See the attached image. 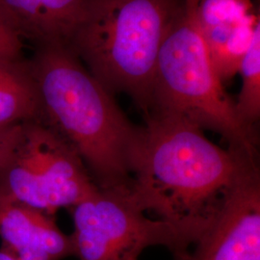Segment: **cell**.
<instances>
[{"label":"cell","mask_w":260,"mask_h":260,"mask_svg":"<svg viewBox=\"0 0 260 260\" xmlns=\"http://www.w3.org/2000/svg\"><path fill=\"white\" fill-rule=\"evenodd\" d=\"M129 189L98 187L73 207L75 256L79 260H121L131 251L164 246L186 251L194 238L162 220H152L133 201Z\"/></svg>","instance_id":"8992f818"},{"label":"cell","mask_w":260,"mask_h":260,"mask_svg":"<svg viewBox=\"0 0 260 260\" xmlns=\"http://www.w3.org/2000/svg\"><path fill=\"white\" fill-rule=\"evenodd\" d=\"M255 11L251 0H199L197 19L202 33L222 27Z\"/></svg>","instance_id":"4fadbf2b"},{"label":"cell","mask_w":260,"mask_h":260,"mask_svg":"<svg viewBox=\"0 0 260 260\" xmlns=\"http://www.w3.org/2000/svg\"><path fill=\"white\" fill-rule=\"evenodd\" d=\"M141 252L142 251H139V250L129 251L124 255V257L121 260H138Z\"/></svg>","instance_id":"9a60e30c"},{"label":"cell","mask_w":260,"mask_h":260,"mask_svg":"<svg viewBox=\"0 0 260 260\" xmlns=\"http://www.w3.org/2000/svg\"><path fill=\"white\" fill-rule=\"evenodd\" d=\"M23 42L0 17V58L19 60L22 58Z\"/></svg>","instance_id":"5bb4252c"},{"label":"cell","mask_w":260,"mask_h":260,"mask_svg":"<svg viewBox=\"0 0 260 260\" xmlns=\"http://www.w3.org/2000/svg\"><path fill=\"white\" fill-rule=\"evenodd\" d=\"M182 0H85L68 47L113 94L151 109L158 55Z\"/></svg>","instance_id":"3957f363"},{"label":"cell","mask_w":260,"mask_h":260,"mask_svg":"<svg viewBox=\"0 0 260 260\" xmlns=\"http://www.w3.org/2000/svg\"><path fill=\"white\" fill-rule=\"evenodd\" d=\"M174 260H260V173L248 178Z\"/></svg>","instance_id":"52a82bcc"},{"label":"cell","mask_w":260,"mask_h":260,"mask_svg":"<svg viewBox=\"0 0 260 260\" xmlns=\"http://www.w3.org/2000/svg\"><path fill=\"white\" fill-rule=\"evenodd\" d=\"M85 0H0V17L22 41L37 47L67 46Z\"/></svg>","instance_id":"9c48e42d"},{"label":"cell","mask_w":260,"mask_h":260,"mask_svg":"<svg viewBox=\"0 0 260 260\" xmlns=\"http://www.w3.org/2000/svg\"><path fill=\"white\" fill-rule=\"evenodd\" d=\"M1 248L19 260H63L75 256L72 235L50 215L0 193Z\"/></svg>","instance_id":"ba28073f"},{"label":"cell","mask_w":260,"mask_h":260,"mask_svg":"<svg viewBox=\"0 0 260 260\" xmlns=\"http://www.w3.org/2000/svg\"><path fill=\"white\" fill-rule=\"evenodd\" d=\"M145 120L131 158L130 196L196 240L233 191L259 173L257 160L215 145L177 115L150 112Z\"/></svg>","instance_id":"6da1fadb"},{"label":"cell","mask_w":260,"mask_h":260,"mask_svg":"<svg viewBox=\"0 0 260 260\" xmlns=\"http://www.w3.org/2000/svg\"><path fill=\"white\" fill-rule=\"evenodd\" d=\"M258 28L259 15L254 11L233 24L202 34L216 74L223 85L238 74Z\"/></svg>","instance_id":"8fae6325"},{"label":"cell","mask_w":260,"mask_h":260,"mask_svg":"<svg viewBox=\"0 0 260 260\" xmlns=\"http://www.w3.org/2000/svg\"><path fill=\"white\" fill-rule=\"evenodd\" d=\"M9 126H1L0 125V146H1V144H2V142H3V139H4V137H5V135H6V133H7V131L9 129Z\"/></svg>","instance_id":"e0dca14e"},{"label":"cell","mask_w":260,"mask_h":260,"mask_svg":"<svg viewBox=\"0 0 260 260\" xmlns=\"http://www.w3.org/2000/svg\"><path fill=\"white\" fill-rule=\"evenodd\" d=\"M42 121L75 149L103 189H129L140 126L67 46L37 47L28 60Z\"/></svg>","instance_id":"7a4b0ae2"},{"label":"cell","mask_w":260,"mask_h":260,"mask_svg":"<svg viewBox=\"0 0 260 260\" xmlns=\"http://www.w3.org/2000/svg\"><path fill=\"white\" fill-rule=\"evenodd\" d=\"M198 1L182 0L168 30L158 55L149 113L182 117L220 134L229 148L257 158L256 129L240 121L216 74L198 23Z\"/></svg>","instance_id":"277c9868"},{"label":"cell","mask_w":260,"mask_h":260,"mask_svg":"<svg viewBox=\"0 0 260 260\" xmlns=\"http://www.w3.org/2000/svg\"><path fill=\"white\" fill-rule=\"evenodd\" d=\"M0 260H19L16 256H14L12 253H10L9 251L3 250L2 248H0Z\"/></svg>","instance_id":"2e32d148"},{"label":"cell","mask_w":260,"mask_h":260,"mask_svg":"<svg viewBox=\"0 0 260 260\" xmlns=\"http://www.w3.org/2000/svg\"><path fill=\"white\" fill-rule=\"evenodd\" d=\"M42 121L37 87L28 61L0 58V125Z\"/></svg>","instance_id":"30bf717a"},{"label":"cell","mask_w":260,"mask_h":260,"mask_svg":"<svg viewBox=\"0 0 260 260\" xmlns=\"http://www.w3.org/2000/svg\"><path fill=\"white\" fill-rule=\"evenodd\" d=\"M238 74L241 75L242 87L235 111L246 126L255 129L260 118V28L242 60Z\"/></svg>","instance_id":"7c38bea8"},{"label":"cell","mask_w":260,"mask_h":260,"mask_svg":"<svg viewBox=\"0 0 260 260\" xmlns=\"http://www.w3.org/2000/svg\"><path fill=\"white\" fill-rule=\"evenodd\" d=\"M98 188L82 159L41 121L13 124L0 146V193L51 215Z\"/></svg>","instance_id":"5b68a950"}]
</instances>
